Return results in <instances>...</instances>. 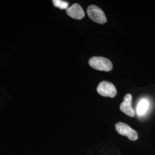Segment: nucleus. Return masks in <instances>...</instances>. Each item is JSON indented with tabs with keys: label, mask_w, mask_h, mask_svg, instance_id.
Returning a JSON list of instances; mask_svg holds the SVG:
<instances>
[{
	"label": "nucleus",
	"mask_w": 155,
	"mask_h": 155,
	"mask_svg": "<svg viewBox=\"0 0 155 155\" xmlns=\"http://www.w3.org/2000/svg\"><path fill=\"white\" fill-rule=\"evenodd\" d=\"M89 63L92 68L99 71H110L113 68L111 62L104 57H92L90 59Z\"/></svg>",
	"instance_id": "f257e3e1"
},
{
	"label": "nucleus",
	"mask_w": 155,
	"mask_h": 155,
	"mask_svg": "<svg viewBox=\"0 0 155 155\" xmlns=\"http://www.w3.org/2000/svg\"><path fill=\"white\" fill-rule=\"evenodd\" d=\"M87 12L89 17L94 22L102 24L106 22V17L104 12L97 6H89Z\"/></svg>",
	"instance_id": "f03ea898"
},
{
	"label": "nucleus",
	"mask_w": 155,
	"mask_h": 155,
	"mask_svg": "<svg viewBox=\"0 0 155 155\" xmlns=\"http://www.w3.org/2000/svg\"><path fill=\"white\" fill-rule=\"evenodd\" d=\"M116 129L118 133L122 136H127L128 139L132 141H135L138 139L137 132L126 124L118 122L116 124Z\"/></svg>",
	"instance_id": "7ed1b4c3"
},
{
	"label": "nucleus",
	"mask_w": 155,
	"mask_h": 155,
	"mask_svg": "<svg viewBox=\"0 0 155 155\" xmlns=\"http://www.w3.org/2000/svg\"><path fill=\"white\" fill-rule=\"evenodd\" d=\"M97 90L98 93L102 96L113 98L116 95L117 90L114 85L107 81L101 82Z\"/></svg>",
	"instance_id": "20e7f679"
},
{
	"label": "nucleus",
	"mask_w": 155,
	"mask_h": 155,
	"mask_svg": "<svg viewBox=\"0 0 155 155\" xmlns=\"http://www.w3.org/2000/svg\"><path fill=\"white\" fill-rule=\"evenodd\" d=\"M132 95L129 94H127L124 98V101L120 106V109L128 116L133 117L134 116V111L132 106Z\"/></svg>",
	"instance_id": "39448f33"
},
{
	"label": "nucleus",
	"mask_w": 155,
	"mask_h": 155,
	"mask_svg": "<svg viewBox=\"0 0 155 155\" xmlns=\"http://www.w3.org/2000/svg\"><path fill=\"white\" fill-rule=\"evenodd\" d=\"M67 14L76 20H81L85 16L84 12L81 6L78 4H74L66 10Z\"/></svg>",
	"instance_id": "423d86ee"
},
{
	"label": "nucleus",
	"mask_w": 155,
	"mask_h": 155,
	"mask_svg": "<svg viewBox=\"0 0 155 155\" xmlns=\"http://www.w3.org/2000/svg\"><path fill=\"white\" fill-rule=\"evenodd\" d=\"M150 103L148 101L145 99L141 100L137 107V112L139 116H143L148 111Z\"/></svg>",
	"instance_id": "0eeeda50"
},
{
	"label": "nucleus",
	"mask_w": 155,
	"mask_h": 155,
	"mask_svg": "<svg viewBox=\"0 0 155 155\" xmlns=\"http://www.w3.org/2000/svg\"><path fill=\"white\" fill-rule=\"evenodd\" d=\"M52 2L54 5L61 9H67L68 8V3L66 1L61 0H53Z\"/></svg>",
	"instance_id": "6e6552de"
}]
</instances>
